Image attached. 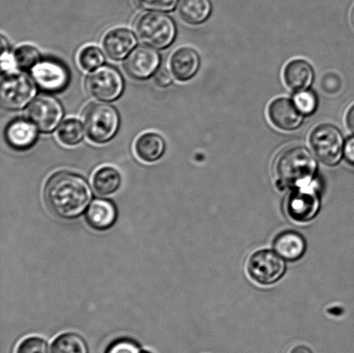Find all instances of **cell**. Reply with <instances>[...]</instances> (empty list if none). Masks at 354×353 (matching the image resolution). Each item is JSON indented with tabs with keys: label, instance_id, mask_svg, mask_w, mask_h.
<instances>
[{
	"label": "cell",
	"instance_id": "16",
	"mask_svg": "<svg viewBox=\"0 0 354 353\" xmlns=\"http://www.w3.org/2000/svg\"><path fill=\"white\" fill-rule=\"evenodd\" d=\"M104 51L113 61L126 58L137 44L135 35L130 30L117 28L109 31L103 38Z\"/></svg>",
	"mask_w": 354,
	"mask_h": 353
},
{
	"label": "cell",
	"instance_id": "6",
	"mask_svg": "<svg viewBox=\"0 0 354 353\" xmlns=\"http://www.w3.org/2000/svg\"><path fill=\"white\" fill-rule=\"evenodd\" d=\"M36 95L33 79L24 73L12 72L3 75L1 81L2 106L12 111L23 109Z\"/></svg>",
	"mask_w": 354,
	"mask_h": 353
},
{
	"label": "cell",
	"instance_id": "36",
	"mask_svg": "<svg viewBox=\"0 0 354 353\" xmlns=\"http://www.w3.org/2000/svg\"><path fill=\"white\" fill-rule=\"evenodd\" d=\"M288 353H315V352L312 350L311 347H308V345L299 344L294 345L292 348L290 349Z\"/></svg>",
	"mask_w": 354,
	"mask_h": 353
},
{
	"label": "cell",
	"instance_id": "9",
	"mask_svg": "<svg viewBox=\"0 0 354 353\" xmlns=\"http://www.w3.org/2000/svg\"><path fill=\"white\" fill-rule=\"evenodd\" d=\"M248 268L250 276L257 283L270 285L282 278L286 265L279 254L270 250H262L252 254Z\"/></svg>",
	"mask_w": 354,
	"mask_h": 353
},
{
	"label": "cell",
	"instance_id": "34",
	"mask_svg": "<svg viewBox=\"0 0 354 353\" xmlns=\"http://www.w3.org/2000/svg\"><path fill=\"white\" fill-rule=\"evenodd\" d=\"M344 157L350 164L354 165V136L348 138L346 142Z\"/></svg>",
	"mask_w": 354,
	"mask_h": 353
},
{
	"label": "cell",
	"instance_id": "32",
	"mask_svg": "<svg viewBox=\"0 0 354 353\" xmlns=\"http://www.w3.org/2000/svg\"><path fill=\"white\" fill-rule=\"evenodd\" d=\"M341 86V81L337 75H327L322 79V86L325 92L328 93H335L339 89Z\"/></svg>",
	"mask_w": 354,
	"mask_h": 353
},
{
	"label": "cell",
	"instance_id": "37",
	"mask_svg": "<svg viewBox=\"0 0 354 353\" xmlns=\"http://www.w3.org/2000/svg\"><path fill=\"white\" fill-rule=\"evenodd\" d=\"M353 23H354V10H353Z\"/></svg>",
	"mask_w": 354,
	"mask_h": 353
},
{
	"label": "cell",
	"instance_id": "3",
	"mask_svg": "<svg viewBox=\"0 0 354 353\" xmlns=\"http://www.w3.org/2000/svg\"><path fill=\"white\" fill-rule=\"evenodd\" d=\"M82 122L90 140L95 144H106L119 131L120 114L109 104L91 103L83 111Z\"/></svg>",
	"mask_w": 354,
	"mask_h": 353
},
{
	"label": "cell",
	"instance_id": "11",
	"mask_svg": "<svg viewBox=\"0 0 354 353\" xmlns=\"http://www.w3.org/2000/svg\"><path fill=\"white\" fill-rule=\"evenodd\" d=\"M320 206L317 190L307 186L298 188L291 193L288 199L287 212L297 222H308L317 216Z\"/></svg>",
	"mask_w": 354,
	"mask_h": 353
},
{
	"label": "cell",
	"instance_id": "26",
	"mask_svg": "<svg viewBox=\"0 0 354 353\" xmlns=\"http://www.w3.org/2000/svg\"><path fill=\"white\" fill-rule=\"evenodd\" d=\"M12 54L16 67L24 70L32 69L41 59L40 52L37 48L29 44L21 45Z\"/></svg>",
	"mask_w": 354,
	"mask_h": 353
},
{
	"label": "cell",
	"instance_id": "1",
	"mask_svg": "<svg viewBox=\"0 0 354 353\" xmlns=\"http://www.w3.org/2000/svg\"><path fill=\"white\" fill-rule=\"evenodd\" d=\"M44 197L51 213L60 219L71 220L86 213L92 202L93 191L81 175L59 171L45 183Z\"/></svg>",
	"mask_w": 354,
	"mask_h": 353
},
{
	"label": "cell",
	"instance_id": "33",
	"mask_svg": "<svg viewBox=\"0 0 354 353\" xmlns=\"http://www.w3.org/2000/svg\"><path fill=\"white\" fill-rule=\"evenodd\" d=\"M154 82L156 85L159 86V88H167V86L172 84L171 73H169L166 68L158 69V70L156 72Z\"/></svg>",
	"mask_w": 354,
	"mask_h": 353
},
{
	"label": "cell",
	"instance_id": "14",
	"mask_svg": "<svg viewBox=\"0 0 354 353\" xmlns=\"http://www.w3.org/2000/svg\"><path fill=\"white\" fill-rule=\"evenodd\" d=\"M85 220L92 229L104 231L111 229L118 220V209L112 200H93L85 213Z\"/></svg>",
	"mask_w": 354,
	"mask_h": 353
},
{
	"label": "cell",
	"instance_id": "5",
	"mask_svg": "<svg viewBox=\"0 0 354 353\" xmlns=\"http://www.w3.org/2000/svg\"><path fill=\"white\" fill-rule=\"evenodd\" d=\"M310 143L319 160L328 166L338 164L344 154V138L341 131L330 124L315 127L310 134Z\"/></svg>",
	"mask_w": 354,
	"mask_h": 353
},
{
	"label": "cell",
	"instance_id": "15",
	"mask_svg": "<svg viewBox=\"0 0 354 353\" xmlns=\"http://www.w3.org/2000/svg\"><path fill=\"white\" fill-rule=\"evenodd\" d=\"M37 128L30 120L16 119L7 124L5 131L6 143L13 150H29L37 140Z\"/></svg>",
	"mask_w": 354,
	"mask_h": 353
},
{
	"label": "cell",
	"instance_id": "12",
	"mask_svg": "<svg viewBox=\"0 0 354 353\" xmlns=\"http://www.w3.org/2000/svg\"><path fill=\"white\" fill-rule=\"evenodd\" d=\"M160 62L161 57L157 50L140 45L128 55L124 62V70L131 78L144 81L158 70Z\"/></svg>",
	"mask_w": 354,
	"mask_h": 353
},
{
	"label": "cell",
	"instance_id": "13",
	"mask_svg": "<svg viewBox=\"0 0 354 353\" xmlns=\"http://www.w3.org/2000/svg\"><path fill=\"white\" fill-rule=\"evenodd\" d=\"M268 116L274 126L286 131L297 130L304 120L303 114L298 111L293 100L284 97L270 102Z\"/></svg>",
	"mask_w": 354,
	"mask_h": 353
},
{
	"label": "cell",
	"instance_id": "18",
	"mask_svg": "<svg viewBox=\"0 0 354 353\" xmlns=\"http://www.w3.org/2000/svg\"><path fill=\"white\" fill-rule=\"evenodd\" d=\"M283 81L290 90L301 92L313 83L315 73L312 66L304 59H294L283 69Z\"/></svg>",
	"mask_w": 354,
	"mask_h": 353
},
{
	"label": "cell",
	"instance_id": "30",
	"mask_svg": "<svg viewBox=\"0 0 354 353\" xmlns=\"http://www.w3.org/2000/svg\"><path fill=\"white\" fill-rule=\"evenodd\" d=\"M179 0H135L138 7L145 10H161V12H171Z\"/></svg>",
	"mask_w": 354,
	"mask_h": 353
},
{
	"label": "cell",
	"instance_id": "17",
	"mask_svg": "<svg viewBox=\"0 0 354 353\" xmlns=\"http://www.w3.org/2000/svg\"><path fill=\"white\" fill-rule=\"evenodd\" d=\"M169 64L171 74L177 81L187 82L199 70L201 60L194 48L183 47L173 52Z\"/></svg>",
	"mask_w": 354,
	"mask_h": 353
},
{
	"label": "cell",
	"instance_id": "21",
	"mask_svg": "<svg viewBox=\"0 0 354 353\" xmlns=\"http://www.w3.org/2000/svg\"><path fill=\"white\" fill-rule=\"evenodd\" d=\"M213 10L210 0H180L178 13L184 22L191 26L206 22Z\"/></svg>",
	"mask_w": 354,
	"mask_h": 353
},
{
	"label": "cell",
	"instance_id": "24",
	"mask_svg": "<svg viewBox=\"0 0 354 353\" xmlns=\"http://www.w3.org/2000/svg\"><path fill=\"white\" fill-rule=\"evenodd\" d=\"M57 137L65 146H75L84 138L82 124L75 119L65 120L59 127Z\"/></svg>",
	"mask_w": 354,
	"mask_h": 353
},
{
	"label": "cell",
	"instance_id": "10",
	"mask_svg": "<svg viewBox=\"0 0 354 353\" xmlns=\"http://www.w3.org/2000/svg\"><path fill=\"white\" fill-rule=\"evenodd\" d=\"M31 73L38 88L47 93L62 92L71 81L67 66L55 59L40 60Z\"/></svg>",
	"mask_w": 354,
	"mask_h": 353
},
{
	"label": "cell",
	"instance_id": "25",
	"mask_svg": "<svg viewBox=\"0 0 354 353\" xmlns=\"http://www.w3.org/2000/svg\"><path fill=\"white\" fill-rule=\"evenodd\" d=\"M77 61L83 70L93 71L102 67L105 62V57L100 48L95 45H88L80 50Z\"/></svg>",
	"mask_w": 354,
	"mask_h": 353
},
{
	"label": "cell",
	"instance_id": "23",
	"mask_svg": "<svg viewBox=\"0 0 354 353\" xmlns=\"http://www.w3.org/2000/svg\"><path fill=\"white\" fill-rule=\"evenodd\" d=\"M50 353H90L84 338L73 332L58 335L50 345Z\"/></svg>",
	"mask_w": 354,
	"mask_h": 353
},
{
	"label": "cell",
	"instance_id": "19",
	"mask_svg": "<svg viewBox=\"0 0 354 353\" xmlns=\"http://www.w3.org/2000/svg\"><path fill=\"white\" fill-rule=\"evenodd\" d=\"M306 241L303 235L295 231H286L274 240V250L281 258L289 261L300 259L306 251Z\"/></svg>",
	"mask_w": 354,
	"mask_h": 353
},
{
	"label": "cell",
	"instance_id": "22",
	"mask_svg": "<svg viewBox=\"0 0 354 353\" xmlns=\"http://www.w3.org/2000/svg\"><path fill=\"white\" fill-rule=\"evenodd\" d=\"M93 187L100 195H113L120 189L121 175L116 169L110 166L97 169L92 179Z\"/></svg>",
	"mask_w": 354,
	"mask_h": 353
},
{
	"label": "cell",
	"instance_id": "8",
	"mask_svg": "<svg viewBox=\"0 0 354 353\" xmlns=\"http://www.w3.org/2000/svg\"><path fill=\"white\" fill-rule=\"evenodd\" d=\"M64 114V107L61 102L48 95L37 96L26 111L27 120L43 133H50L57 129Z\"/></svg>",
	"mask_w": 354,
	"mask_h": 353
},
{
	"label": "cell",
	"instance_id": "4",
	"mask_svg": "<svg viewBox=\"0 0 354 353\" xmlns=\"http://www.w3.org/2000/svg\"><path fill=\"white\" fill-rule=\"evenodd\" d=\"M135 30L144 44L158 50L171 46L176 36L174 20L161 12L142 14L135 23Z\"/></svg>",
	"mask_w": 354,
	"mask_h": 353
},
{
	"label": "cell",
	"instance_id": "20",
	"mask_svg": "<svg viewBox=\"0 0 354 353\" xmlns=\"http://www.w3.org/2000/svg\"><path fill=\"white\" fill-rule=\"evenodd\" d=\"M166 144L160 135L155 133H145L137 138L134 151L140 160L148 164L159 160L164 155Z\"/></svg>",
	"mask_w": 354,
	"mask_h": 353
},
{
	"label": "cell",
	"instance_id": "31",
	"mask_svg": "<svg viewBox=\"0 0 354 353\" xmlns=\"http://www.w3.org/2000/svg\"><path fill=\"white\" fill-rule=\"evenodd\" d=\"M2 44V57L1 69L2 74L6 75L10 73L15 72L16 65L14 62L13 54L10 53L8 41L6 40L5 37H1Z\"/></svg>",
	"mask_w": 354,
	"mask_h": 353
},
{
	"label": "cell",
	"instance_id": "2",
	"mask_svg": "<svg viewBox=\"0 0 354 353\" xmlns=\"http://www.w3.org/2000/svg\"><path fill=\"white\" fill-rule=\"evenodd\" d=\"M275 171L277 181L283 187L304 188L313 180L317 162L307 148L293 146L279 155Z\"/></svg>",
	"mask_w": 354,
	"mask_h": 353
},
{
	"label": "cell",
	"instance_id": "29",
	"mask_svg": "<svg viewBox=\"0 0 354 353\" xmlns=\"http://www.w3.org/2000/svg\"><path fill=\"white\" fill-rule=\"evenodd\" d=\"M15 353H50L45 338L39 336L24 338L17 345Z\"/></svg>",
	"mask_w": 354,
	"mask_h": 353
},
{
	"label": "cell",
	"instance_id": "27",
	"mask_svg": "<svg viewBox=\"0 0 354 353\" xmlns=\"http://www.w3.org/2000/svg\"><path fill=\"white\" fill-rule=\"evenodd\" d=\"M103 353H152L130 337H120L110 342Z\"/></svg>",
	"mask_w": 354,
	"mask_h": 353
},
{
	"label": "cell",
	"instance_id": "7",
	"mask_svg": "<svg viewBox=\"0 0 354 353\" xmlns=\"http://www.w3.org/2000/svg\"><path fill=\"white\" fill-rule=\"evenodd\" d=\"M86 88L93 98L112 102L122 95L124 78L115 68L103 66L90 73L86 79Z\"/></svg>",
	"mask_w": 354,
	"mask_h": 353
},
{
	"label": "cell",
	"instance_id": "28",
	"mask_svg": "<svg viewBox=\"0 0 354 353\" xmlns=\"http://www.w3.org/2000/svg\"><path fill=\"white\" fill-rule=\"evenodd\" d=\"M293 102L297 108L304 116H310L317 109L318 99L315 93L310 90L297 92L294 96Z\"/></svg>",
	"mask_w": 354,
	"mask_h": 353
},
{
	"label": "cell",
	"instance_id": "35",
	"mask_svg": "<svg viewBox=\"0 0 354 353\" xmlns=\"http://www.w3.org/2000/svg\"><path fill=\"white\" fill-rule=\"evenodd\" d=\"M346 123L348 130L354 134V105L350 107L346 115Z\"/></svg>",
	"mask_w": 354,
	"mask_h": 353
}]
</instances>
